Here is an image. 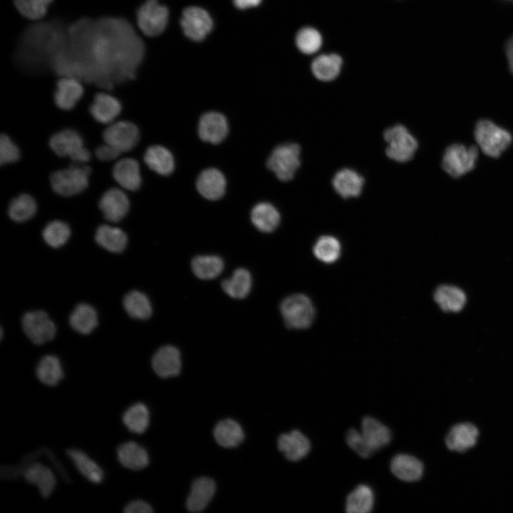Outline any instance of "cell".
Returning <instances> with one entry per match:
<instances>
[{
	"label": "cell",
	"instance_id": "33",
	"mask_svg": "<svg viewBox=\"0 0 513 513\" xmlns=\"http://www.w3.org/2000/svg\"><path fill=\"white\" fill-rule=\"evenodd\" d=\"M374 493L367 484H359L346 497V511L348 513H368L373 508Z\"/></svg>",
	"mask_w": 513,
	"mask_h": 513
},
{
	"label": "cell",
	"instance_id": "23",
	"mask_svg": "<svg viewBox=\"0 0 513 513\" xmlns=\"http://www.w3.org/2000/svg\"><path fill=\"white\" fill-rule=\"evenodd\" d=\"M361 433L374 452L387 446L392 438L389 428L376 418L370 416H366L363 418Z\"/></svg>",
	"mask_w": 513,
	"mask_h": 513
},
{
	"label": "cell",
	"instance_id": "12",
	"mask_svg": "<svg viewBox=\"0 0 513 513\" xmlns=\"http://www.w3.org/2000/svg\"><path fill=\"white\" fill-rule=\"evenodd\" d=\"M99 208L108 221L118 222L129 212L130 201L122 190L111 188L104 192L100 197Z\"/></svg>",
	"mask_w": 513,
	"mask_h": 513
},
{
	"label": "cell",
	"instance_id": "3",
	"mask_svg": "<svg viewBox=\"0 0 513 513\" xmlns=\"http://www.w3.org/2000/svg\"><path fill=\"white\" fill-rule=\"evenodd\" d=\"M286 325L290 328H308L313 322L315 311L311 301L302 294L289 296L280 305Z\"/></svg>",
	"mask_w": 513,
	"mask_h": 513
},
{
	"label": "cell",
	"instance_id": "44",
	"mask_svg": "<svg viewBox=\"0 0 513 513\" xmlns=\"http://www.w3.org/2000/svg\"><path fill=\"white\" fill-rule=\"evenodd\" d=\"M314 253L317 259L325 263L336 261L341 254V244L332 236H322L314 247Z\"/></svg>",
	"mask_w": 513,
	"mask_h": 513
},
{
	"label": "cell",
	"instance_id": "21",
	"mask_svg": "<svg viewBox=\"0 0 513 513\" xmlns=\"http://www.w3.org/2000/svg\"><path fill=\"white\" fill-rule=\"evenodd\" d=\"M49 145L58 156L69 157L71 160L84 147L81 135L71 129L63 130L53 135Z\"/></svg>",
	"mask_w": 513,
	"mask_h": 513
},
{
	"label": "cell",
	"instance_id": "10",
	"mask_svg": "<svg viewBox=\"0 0 513 513\" xmlns=\"http://www.w3.org/2000/svg\"><path fill=\"white\" fill-rule=\"evenodd\" d=\"M180 25L187 38L195 41H201L211 31L213 21L204 9L189 6L182 12Z\"/></svg>",
	"mask_w": 513,
	"mask_h": 513
},
{
	"label": "cell",
	"instance_id": "41",
	"mask_svg": "<svg viewBox=\"0 0 513 513\" xmlns=\"http://www.w3.org/2000/svg\"><path fill=\"white\" fill-rule=\"evenodd\" d=\"M37 209L35 200L29 195L21 194L9 204L8 214L16 222H24L32 218Z\"/></svg>",
	"mask_w": 513,
	"mask_h": 513
},
{
	"label": "cell",
	"instance_id": "27",
	"mask_svg": "<svg viewBox=\"0 0 513 513\" xmlns=\"http://www.w3.org/2000/svg\"><path fill=\"white\" fill-rule=\"evenodd\" d=\"M117 457L123 467L133 470H142L149 463L145 449L132 441L124 442L118 447Z\"/></svg>",
	"mask_w": 513,
	"mask_h": 513
},
{
	"label": "cell",
	"instance_id": "37",
	"mask_svg": "<svg viewBox=\"0 0 513 513\" xmlns=\"http://www.w3.org/2000/svg\"><path fill=\"white\" fill-rule=\"evenodd\" d=\"M222 287L224 292L232 298H245L252 287L251 274L246 269L239 268L230 278L222 281Z\"/></svg>",
	"mask_w": 513,
	"mask_h": 513
},
{
	"label": "cell",
	"instance_id": "28",
	"mask_svg": "<svg viewBox=\"0 0 513 513\" xmlns=\"http://www.w3.org/2000/svg\"><path fill=\"white\" fill-rule=\"evenodd\" d=\"M343 61L336 53L321 54L314 59L311 69L314 76L321 81H331L339 75Z\"/></svg>",
	"mask_w": 513,
	"mask_h": 513
},
{
	"label": "cell",
	"instance_id": "7",
	"mask_svg": "<svg viewBox=\"0 0 513 513\" xmlns=\"http://www.w3.org/2000/svg\"><path fill=\"white\" fill-rule=\"evenodd\" d=\"M477 157V147L454 144L445 150L442 165L448 175L459 177L474 168Z\"/></svg>",
	"mask_w": 513,
	"mask_h": 513
},
{
	"label": "cell",
	"instance_id": "29",
	"mask_svg": "<svg viewBox=\"0 0 513 513\" xmlns=\"http://www.w3.org/2000/svg\"><path fill=\"white\" fill-rule=\"evenodd\" d=\"M144 160L152 170L159 175H169L174 170L175 161L172 153L161 145L147 147L144 155Z\"/></svg>",
	"mask_w": 513,
	"mask_h": 513
},
{
	"label": "cell",
	"instance_id": "14",
	"mask_svg": "<svg viewBox=\"0 0 513 513\" xmlns=\"http://www.w3.org/2000/svg\"><path fill=\"white\" fill-rule=\"evenodd\" d=\"M433 299L442 311L452 313L461 311L467 301V294L460 287L448 284L438 286Z\"/></svg>",
	"mask_w": 513,
	"mask_h": 513
},
{
	"label": "cell",
	"instance_id": "45",
	"mask_svg": "<svg viewBox=\"0 0 513 513\" xmlns=\"http://www.w3.org/2000/svg\"><path fill=\"white\" fill-rule=\"evenodd\" d=\"M53 0H14L18 11L24 17L31 20H38L43 17L48 6Z\"/></svg>",
	"mask_w": 513,
	"mask_h": 513
},
{
	"label": "cell",
	"instance_id": "11",
	"mask_svg": "<svg viewBox=\"0 0 513 513\" xmlns=\"http://www.w3.org/2000/svg\"><path fill=\"white\" fill-rule=\"evenodd\" d=\"M479 435V430L473 423H460L450 428L445 435V443L449 450L464 453L476 445Z\"/></svg>",
	"mask_w": 513,
	"mask_h": 513
},
{
	"label": "cell",
	"instance_id": "51",
	"mask_svg": "<svg viewBox=\"0 0 513 513\" xmlns=\"http://www.w3.org/2000/svg\"><path fill=\"white\" fill-rule=\"evenodd\" d=\"M234 5L241 9L258 6L261 0H233Z\"/></svg>",
	"mask_w": 513,
	"mask_h": 513
},
{
	"label": "cell",
	"instance_id": "32",
	"mask_svg": "<svg viewBox=\"0 0 513 513\" xmlns=\"http://www.w3.org/2000/svg\"><path fill=\"white\" fill-rule=\"evenodd\" d=\"M217 442L224 447H234L244 440V435L240 425L232 419L219 421L214 429Z\"/></svg>",
	"mask_w": 513,
	"mask_h": 513
},
{
	"label": "cell",
	"instance_id": "26",
	"mask_svg": "<svg viewBox=\"0 0 513 513\" xmlns=\"http://www.w3.org/2000/svg\"><path fill=\"white\" fill-rule=\"evenodd\" d=\"M26 481L36 485L41 496L46 498L53 491L56 480L51 470L45 465L36 462L29 465L24 471Z\"/></svg>",
	"mask_w": 513,
	"mask_h": 513
},
{
	"label": "cell",
	"instance_id": "35",
	"mask_svg": "<svg viewBox=\"0 0 513 513\" xmlns=\"http://www.w3.org/2000/svg\"><path fill=\"white\" fill-rule=\"evenodd\" d=\"M67 455L80 473L90 482L98 484L103 481L102 469L83 451L70 449L67 451Z\"/></svg>",
	"mask_w": 513,
	"mask_h": 513
},
{
	"label": "cell",
	"instance_id": "2",
	"mask_svg": "<svg viewBox=\"0 0 513 513\" xmlns=\"http://www.w3.org/2000/svg\"><path fill=\"white\" fill-rule=\"evenodd\" d=\"M475 138L482 151L492 157H499L512 142V135L490 120H480L475 129Z\"/></svg>",
	"mask_w": 513,
	"mask_h": 513
},
{
	"label": "cell",
	"instance_id": "34",
	"mask_svg": "<svg viewBox=\"0 0 513 513\" xmlns=\"http://www.w3.org/2000/svg\"><path fill=\"white\" fill-rule=\"evenodd\" d=\"M69 322L76 331L86 335L97 326L98 315L93 306L82 303L76 306L70 316Z\"/></svg>",
	"mask_w": 513,
	"mask_h": 513
},
{
	"label": "cell",
	"instance_id": "38",
	"mask_svg": "<svg viewBox=\"0 0 513 513\" xmlns=\"http://www.w3.org/2000/svg\"><path fill=\"white\" fill-rule=\"evenodd\" d=\"M123 304L127 314L133 318L147 319L152 313L149 299L139 291L134 290L126 294Z\"/></svg>",
	"mask_w": 513,
	"mask_h": 513
},
{
	"label": "cell",
	"instance_id": "43",
	"mask_svg": "<svg viewBox=\"0 0 513 513\" xmlns=\"http://www.w3.org/2000/svg\"><path fill=\"white\" fill-rule=\"evenodd\" d=\"M71 235L69 226L64 222L55 220L49 222L42 232L45 242L53 248L64 245Z\"/></svg>",
	"mask_w": 513,
	"mask_h": 513
},
{
	"label": "cell",
	"instance_id": "18",
	"mask_svg": "<svg viewBox=\"0 0 513 513\" xmlns=\"http://www.w3.org/2000/svg\"><path fill=\"white\" fill-rule=\"evenodd\" d=\"M390 468L397 478L407 482L420 480L424 473L423 462L415 456L408 454L395 455L390 461Z\"/></svg>",
	"mask_w": 513,
	"mask_h": 513
},
{
	"label": "cell",
	"instance_id": "42",
	"mask_svg": "<svg viewBox=\"0 0 513 513\" xmlns=\"http://www.w3.org/2000/svg\"><path fill=\"white\" fill-rule=\"evenodd\" d=\"M322 44L321 34L313 27H304L296 36V45L298 49L306 55L316 53L321 48Z\"/></svg>",
	"mask_w": 513,
	"mask_h": 513
},
{
	"label": "cell",
	"instance_id": "15",
	"mask_svg": "<svg viewBox=\"0 0 513 513\" xmlns=\"http://www.w3.org/2000/svg\"><path fill=\"white\" fill-rule=\"evenodd\" d=\"M152 366L160 377L168 378L177 375L181 370L180 351L172 346L160 348L152 357Z\"/></svg>",
	"mask_w": 513,
	"mask_h": 513
},
{
	"label": "cell",
	"instance_id": "22",
	"mask_svg": "<svg viewBox=\"0 0 513 513\" xmlns=\"http://www.w3.org/2000/svg\"><path fill=\"white\" fill-rule=\"evenodd\" d=\"M121 104L114 96L98 93L90 106V113L93 118L103 124H110L121 112Z\"/></svg>",
	"mask_w": 513,
	"mask_h": 513
},
{
	"label": "cell",
	"instance_id": "49",
	"mask_svg": "<svg viewBox=\"0 0 513 513\" xmlns=\"http://www.w3.org/2000/svg\"><path fill=\"white\" fill-rule=\"evenodd\" d=\"M152 511L151 506L142 500L132 501L124 508L125 513H150Z\"/></svg>",
	"mask_w": 513,
	"mask_h": 513
},
{
	"label": "cell",
	"instance_id": "17",
	"mask_svg": "<svg viewBox=\"0 0 513 513\" xmlns=\"http://www.w3.org/2000/svg\"><path fill=\"white\" fill-rule=\"evenodd\" d=\"M83 93V87L77 78L64 76L56 83L54 101L59 108L69 110L75 107Z\"/></svg>",
	"mask_w": 513,
	"mask_h": 513
},
{
	"label": "cell",
	"instance_id": "5",
	"mask_svg": "<svg viewBox=\"0 0 513 513\" xmlns=\"http://www.w3.org/2000/svg\"><path fill=\"white\" fill-rule=\"evenodd\" d=\"M388 144L386 154L392 160L399 162L410 160L414 155L418 142L408 129L402 125H396L384 133Z\"/></svg>",
	"mask_w": 513,
	"mask_h": 513
},
{
	"label": "cell",
	"instance_id": "1",
	"mask_svg": "<svg viewBox=\"0 0 513 513\" xmlns=\"http://www.w3.org/2000/svg\"><path fill=\"white\" fill-rule=\"evenodd\" d=\"M90 168L84 164H74L58 170L50 177L53 191L63 197H71L84 191L89 182Z\"/></svg>",
	"mask_w": 513,
	"mask_h": 513
},
{
	"label": "cell",
	"instance_id": "40",
	"mask_svg": "<svg viewBox=\"0 0 513 513\" xmlns=\"http://www.w3.org/2000/svg\"><path fill=\"white\" fill-rule=\"evenodd\" d=\"M150 415L147 406L141 403L129 407L123 415V422L132 432L143 433L149 425Z\"/></svg>",
	"mask_w": 513,
	"mask_h": 513
},
{
	"label": "cell",
	"instance_id": "6",
	"mask_svg": "<svg viewBox=\"0 0 513 513\" xmlns=\"http://www.w3.org/2000/svg\"><path fill=\"white\" fill-rule=\"evenodd\" d=\"M136 16L140 31L145 36L153 37L160 35L165 29L169 11L158 0H146L138 9Z\"/></svg>",
	"mask_w": 513,
	"mask_h": 513
},
{
	"label": "cell",
	"instance_id": "19",
	"mask_svg": "<svg viewBox=\"0 0 513 513\" xmlns=\"http://www.w3.org/2000/svg\"><path fill=\"white\" fill-rule=\"evenodd\" d=\"M113 177L123 189L129 191L138 190L142 184L139 163L133 158H123L118 160L113 168Z\"/></svg>",
	"mask_w": 513,
	"mask_h": 513
},
{
	"label": "cell",
	"instance_id": "50",
	"mask_svg": "<svg viewBox=\"0 0 513 513\" xmlns=\"http://www.w3.org/2000/svg\"><path fill=\"white\" fill-rule=\"evenodd\" d=\"M505 52L508 61L509 68L513 73V36L507 41Z\"/></svg>",
	"mask_w": 513,
	"mask_h": 513
},
{
	"label": "cell",
	"instance_id": "47",
	"mask_svg": "<svg viewBox=\"0 0 513 513\" xmlns=\"http://www.w3.org/2000/svg\"><path fill=\"white\" fill-rule=\"evenodd\" d=\"M20 157L17 145L6 135L0 138V162L1 165L16 162Z\"/></svg>",
	"mask_w": 513,
	"mask_h": 513
},
{
	"label": "cell",
	"instance_id": "8",
	"mask_svg": "<svg viewBox=\"0 0 513 513\" xmlns=\"http://www.w3.org/2000/svg\"><path fill=\"white\" fill-rule=\"evenodd\" d=\"M105 142L111 145L120 152L133 150L138 143L140 131L135 124L128 120L111 123L103 131Z\"/></svg>",
	"mask_w": 513,
	"mask_h": 513
},
{
	"label": "cell",
	"instance_id": "30",
	"mask_svg": "<svg viewBox=\"0 0 513 513\" xmlns=\"http://www.w3.org/2000/svg\"><path fill=\"white\" fill-rule=\"evenodd\" d=\"M95 239L100 247L113 253L123 252L128 244V237L121 229L108 224L98 227Z\"/></svg>",
	"mask_w": 513,
	"mask_h": 513
},
{
	"label": "cell",
	"instance_id": "46",
	"mask_svg": "<svg viewBox=\"0 0 513 513\" xmlns=\"http://www.w3.org/2000/svg\"><path fill=\"white\" fill-rule=\"evenodd\" d=\"M347 445L363 458L369 457L374 451L370 448L362 435L355 428H351L346 435Z\"/></svg>",
	"mask_w": 513,
	"mask_h": 513
},
{
	"label": "cell",
	"instance_id": "31",
	"mask_svg": "<svg viewBox=\"0 0 513 513\" xmlns=\"http://www.w3.org/2000/svg\"><path fill=\"white\" fill-rule=\"evenodd\" d=\"M251 220L256 229L263 232H271L279 225L280 214L269 202L256 204L251 212Z\"/></svg>",
	"mask_w": 513,
	"mask_h": 513
},
{
	"label": "cell",
	"instance_id": "48",
	"mask_svg": "<svg viewBox=\"0 0 513 513\" xmlns=\"http://www.w3.org/2000/svg\"><path fill=\"white\" fill-rule=\"evenodd\" d=\"M120 153L118 149L106 142L98 146L95 152L96 157L103 162L114 160L120 156Z\"/></svg>",
	"mask_w": 513,
	"mask_h": 513
},
{
	"label": "cell",
	"instance_id": "20",
	"mask_svg": "<svg viewBox=\"0 0 513 513\" xmlns=\"http://www.w3.org/2000/svg\"><path fill=\"white\" fill-rule=\"evenodd\" d=\"M196 185L202 197L209 200H217L222 197L225 192L226 180L219 170L208 168L200 174Z\"/></svg>",
	"mask_w": 513,
	"mask_h": 513
},
{
	"label": "cell",
	"instance_id": "4",
	"mask_svg": "<svg viewBox=\"0 0 513 513\" xmlns=\"http://www.w3.org/2000/svg\"><path fill=\"white\" fill-rule=\"evenodd\" d=\"M300 147L296 143L279 145L271 152L266 166L279 180L289 181L300 166Z\"/></svg>",
	"mask_w": 513,
	"mask_h": 513
},
{
	"label": "cell",
	"instance_id": "9",
	"mask_svg": "<svg viewBox=\"0 0 513 513\" xmlns=\"http://www.w3.org/2000/svg\"><path fill=\"white\" fill-rule=\"evenodd\" d=\"M21 322L24 333L35 344H43L52 340L56 335L55 324L43 311L26 313Z\"/></svg>",
	"mask_w": 513,
	"mask_h": 513
},
{
	"label": "cell",
	"instance_id": "13",
	"mask_svg": "<svg viewBox=\"0 0 513 513\" xmlns=\"http://www.w3.org/2000/svg\"><path fill=\"white\" fill-rule=\"evenodd\" d=\"M197 131L200 139L203 141L218 144L228 133V123L222 113L208 112L201 116Z\"/></svg>",
	"mask_w": 513,
	"mask_h": 513
},
{
	"label": "cell",
	"instance_id": "25",
	"mask_svg": "<svg viewBox=\"0 0 513 513\" xmlns=\"http://www.w3.org/2000/svg\"><path fill=\"white\" fill-rule=\"evenodd\" d=\"M363 183V177L348 168L337 172L332 180L334 190L343 198L358 197L362 191Z\"/></svg>",
	"mask_w": 513,
	"mask_h": 513
},
{
	"label": "cell",
	"instance_id": "24",
	"mask_svg": "<svg viewBox=\"0 0 513 513\" xmlns=\"http://www.w3.org/2000/svg\"><path fill=\"white\" fill-rule=\"evenodd\" d=\"M215 489V483L212 479L200 477L195 480L186 502L187 509L192 512L202 511L212 499Z\"/></svg>",
	"mask_w": 513,
	"mask_h": 513
},
{
	"label": "cell",
	"instance_id": "39",
	"mask_svg": "<svg viewBox=\"0 0 513 513\" xmlns=\"http://www.w3.org/2000/svg\"><path fill=\"white\" fill-rule=\"evenodd\" d=\"M191 267L200 279H212L218 276L224 269L222 259L217 256H197L193 258Z\"/></svg>",
	"mask_w": 513,
	"mask_h": 513
},
{
	"label": "cell",
	"instance_id": "52",
	"mask_svg": "<svg viewBox=\"0 0 513 513\" xmlns=\"http://www.w3.org/2000/svg\"><path fill=\"white\" fill-rule=\"evenodd\" d=\"M507 1H513V0H507Z\"/></svg>",
	"mask_w": 513,
	"mask_h": 513
},
{
	"label": "cell",
	"instance_id": "36",
	"mask_svg": "<svg viewBox=\"0 0 513 513\" xmlns=\"http://www.w3.org/2000/svg\"><path fill=\"white\" fill-rule=\"evenodd\" d=\"M36 373L38 379L48 386L56 385L63 377L60 360L53 355H46L39 361Z\"/></svg>",
	"mask_w": 513,
	"mask_h": 513
},
{
	"label": "cell",
	"instance_id": "16",
	"mask_svg": "<svg viewBox=\"0 0 513 513\" xmlns=\"http://www.w3.org/2000/svg\"><path fill=\"white\" fill-rule=\"evenodd\" d=\"M278 448L290 461H299L310 451L311 443L307 437L298 430L281 434L278 438Z\"/></svg>",
	"mask_w": 513,
	"mask_h": 513
}]
</instances>
